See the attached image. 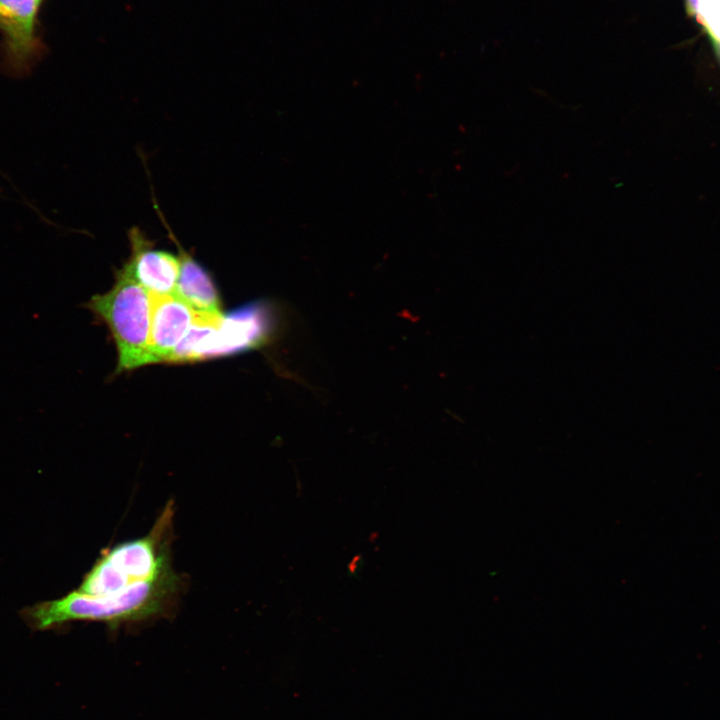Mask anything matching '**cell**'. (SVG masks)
I'll list each match as a JSON object with an SVG mask.
<instances>
[{
  "label": "cell",
  "mask_w": 720,
  "mask_h": 720,
  "mask_svg": "<svg viewBox=\"0 0 720 720\" xmlns=\"http://www.w3.org/2000/svg\"><path fill=\"white\" fill-rule=\"evenodd\" d=\"M179 586L180 578L173 571L114 593L91 595L75 590L61 598L25 608L22 616L37 630L69 621H98L114 626L163 614Z\"/></svg>",
  "instance_id": "6da1fadb"
},
{
  "label": "cell",
  "mask_w": 720,
  "mask_h": 720,
  "mask_svg": "<svg viewBox=\"0 0 720 720\" xmlns=\"http://www.w3.org/2000/svg\"><path fill=\"white\" fill-rule=\"evenodd\" d=\"M173 516L170 501L148 534L104 550L78 590L91 595L114 593L173 572L169 551Z\"/></svg>",
  "instance_id": "7a4b0ae2"
},
{
  "label": "cell",
  "mask_w": 720,
  "mask_h": 720,
  "mask_svg": "<svg viewBox=\"0 0 720 720\" xmlns=\"http://www.w3.org/2000/svg\"><path fill=\"white\" fill-rule=\"evenodd\" d=\"M274 325L273 311L264 303L247 305L228 316L197 314L174 350L173 360H200L256 348L267 341Z\"/></svg>",
  "instance_id": "3957f363"
},
{
  "label": "cell",
  "mask_w": 720,
  "mask_h": 720,
  "mask_svg": "<svg viewBox=\"0 0 720 720\" xmlns=\"http://www.w3.org/2000/svg\"><path fill=\"white\" fill-rule=\"evenodd\" d=\"M87 307L109 326L119 353V369L151 363L150 294L123 269L111 290L94 296Z\"/></svg>",
  "instance_id": "277c9868"
},
{
  "label": "cell",
  "mask_w": 720,
  "mask_h": 720,
  "mask_svg": "<svg viewBox=\"0 0 720 720\" xmlns=\"http://www.w3.org/2000/svg\"><path fill=\"white\" fill-rule=\"evenodd\" d=\"M41 0H0V31L5 42V70L13 76L28 73L40 53L35 36Z\"/></svg>",
  "instance_id": "5b68a950"
},
{
  "label": "cell",
  "mask_w": 720,
  "mask_h": 720,
  "mask_svg": "<svg viewBox=\"0 0 720 720\" xmlns=\"http://www.w3.org/2000/svg\"><path fill=\"white\" fill-rule=\"evenodd\" d=\"M131 254L122 268L151 294H174L179 277L178 255L157 249L139 227L128 231Z\"/></svg>",
  "instance_id": "8992f818"
},
{
  "label": "cell",
  "mask_w": 720,
  "mask_h": 720,
  "mask_svg": "<svg viewBox=\"0 0 720 720\" xmlns=\"http://www.w3.org/2000/svg\"><path fill=\"white\" fill-rule=\"evenodd\" d=\"M149 294L151 363L169 361L192 325L196 311L175 294Z\"/></svg>",
  "instance_id": "52a82bcc"
},
{
  "label": "cell",
  "mask_w": 720,
  "mask_h": 720,
  "mask_svg": "<svg viewBox=\"0 0 720 720\" xmlns=\"http://www.w3.org/2000/svg\"><path fill=\"white\" fill-rule=\"evenodd\" d=\"M153 201L159 218L162 220L169 237L178 250L180 271L174 294L197 312L222 314L219 296L210 275L195 258L181 246L154 199Z\"/></svg>",
  "instance_id": "ba28073f"
},
{
  "label": "cell",
  "mask_w": 720,
  "mask_h": 720,
  "mask_svg": "<svg viewBox=\"0 0 720 720\" xmlns=\"http://www.w3.org/2000/svg\"><path fill=\"white\" fill-rule=\"evenodd\" d=\"M687 13L697 18L699 14V0H685Z\"/></svg>",
  "instance_id": "9c48e42d"
},
{
  "label": "cell",
  "mask_w": 720,
  "mask_h": 720,
  "mask_svg": "<svg viewBox=\"0 0 720 720\" xmlns=\"http://www.w3.org/2000/svg\"><path fill=\"white\" fill-rule=\"evenodd\" d=\"M711 41L713 43L714 49L720 58V39L719 38H711Z\"/></svg>",
  "instance_id": "30bf717a"
}]
</instances>
